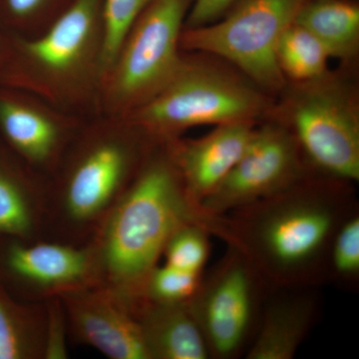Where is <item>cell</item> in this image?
<instances>
[{"label":"cell","mask_w":359,"mask_h":359,"mask_svg":"<svg viewBox=\"0 0 359 359\" xmlns=\"http://www.w3.org/2000/svg\"><path fill=\"white\" fill-rule=\"evenodd\" d=\"M351 185L313 172L282 192L212 218V235L237 250L266 290L309 287L328 278L335 233L355 212Z\"/></svg>","instance_id":"1"},{"label":"cell","mask_w":359,"mask_h":359,"mask_svg":"<svg viewBox=\"0 0 359 359\" xmlns=\"http://www.w3.org/2000/svg\"><path fill=\"white\" fill-rule=\"evenodd\" d=\"M294 22L313 34L330 57L348 63L359 49V6L355 0H308Z\"/></svg>","instance_id":"16"},{"label":"cell","mask_w":359,"mask_h":359,"mask_svg":"<svg viewBox=\"0 0 359 359\" xmlns=\"http://www.w3.org/2000/svg\"><path fill=\"white\" fill-rule=\"evenodd\" d=\"M152 0H104L100 70L107 74L130 28Z\"/></svg>","instance_id":"20"},{"label":"cell","mask_w":359,"mask_h":359,"mask_svg":"<svg viewBox=\"0 0 359 359\" xmlns=\"http://www.w3.org/2000/svg\"><path fill=\"white\" fill-rule=\"evenodd\" d=\"M138 320L151 359L211 358L189 302H147L139 311Z\"/></svg>","instance_id":"14"},{"label":"cell","mask_w":359,"mask_h":359,"mask_svg":"<svg viewBox=\"0 0 359 359\" xmlns=\"http://www.w3.org/2000/svg\"><path fill=\"white\" fill-rule=\"evenodd\" d=\"M193 1L152 0L135 20L106 74L116 110L130 114L178 71L182 32Z\"/></svg>","instance_id":"6"},{"label":"cell","mask_w":359,"mask_h":359,"mask_svg":"<svg viewBox=\"0 0 359 359\" xmlns=\"http://www.w3.org/2000/svg\"><path fill=\"white\" fill-rule=\"evenodd\" d=\"M308 0H238L211 25L184 28L181 48L222 59L268 94L287 81L276 61L283 33Z\"/></svg>","instance_id":"5"},{"label":"cell","mask_w":359,"mask_h":359,"mask_svg":"<svg viewBox=\"0 0 359 359\" xmlns=\"http://www.w3.org/2000/svg\"><path fill=\"white\" fill-rule=\"evenodd\" d=\"M327 49L309 30L294 22L276 48L278 67L287 82H304L327 73Z\"/></svg>","instance_id":"18"},{"label":"cell","mask_w":359,"mask_h":359,"mask_svg":"<svg viewBox=\"0 0 359 359\" xmlns=\"http://www.w3.org/2000/svg\"><path fill=\"white\" fill-rule=\"evenodd\" d=\"M263 282L231 248L189 302L211 358H231L244 348L257 327Z\"/></svg>","instance_id":"8"},{"label":"cell","mask_w":359,"mask_h":359,"mask_svg":"<svg viewBox=\"0 0 359 359\" xmlns=\"http://www.w3.org/2000/svg\"><path fill=\"white\" fill-rule=\"evenodd\" d=\"M133 147L119 139L94 144L68 177L66 211L78 222L95 219L121 192L134 164Z\"/></svg>","instance_id":"11"},{"label":"cell","mask_w":359,"mask_h":359,"mask_svg":"<svg viewBox=\"0 0 359 359\" xmlns=\"http://www.w3.org/2000/svg\"><path fill=\"white\" fill-rule=\"evenodd\" d=\"M184 57L178 71L158 93L129 114L132 125L162 142L193 127L259 123L273 101L244 74L219 60Z\"/></svg>","instance_id":"3"},{"label":"cell","mask_w":359,"mask_h":359,"mask_svg":"<svg viewBox=\"0 0 359 359\" xmlns=\"http://www.w3.org/2000/svg\"><path fill=\"white\" fill-rule=\"evenodd\" d=\"M238 0H194L185 21V27L211 25L223 18Z\"/></svg>","instance_id":"25"},{"label":"cell","mask_w":359,"mask_h":359,"mask_svg":"<svg viewBox=\"0 0 359 359\" xmlns=\"http://www.w3.org/2000/svg\"><path fill=\"white\" fill-rule=\"evenodd\" d=\"M210 221L191 204L167 150L149 160L118 200L104 231V266L118 299L139 313L148 302L149 278L172 236L192 223L210 231Z\"/></svg>","instance_id":"2"},{"label":"cell","mask_w":359,"mask_h":359,"mask_svg":"<svg viewBox=\"0 0 359 359\" xmlns=\"http://www.w3.org/2000/svg\"><path fill=\"white\" fill-rule=\"evenodd\" d=\"M2 264L8 275L40 287H73L88 273V252L66 245L11 244L4 250Z\"/></svg>","instance_id":"15"},{"label":"cell","mask_w":359,"mask_h":359,"mask_svg":"<svg viewBox=\"0 0 359 359\" xmlns=\"http://www.w3.org/2000/svg\"><path fill=\"white\" fill-rule=\"evenodd\" d=\"M32 229V205L25 188L0 164V237L23 238Z\"/></svg>","instance_id":"21"},{"label":"cell","mask_w":359,"mask_h":359,"mask_svg":"<svg viewBox=\"0 0 359 359\" xmlns=\"http://www.w3.org/2000/svg\"><path fill=\"white\" fill-rule=\"evenodd\" d=\"M266 302L247 353L248 359H292L316 318V297L308 287L275 289Z\"/></svg>","instance_id":"13"},{"label":"cell","mask_w":359,"mask_h":359,"mask_svg":"<svg viewBox=\"0 0 359 359\" xmlns=\"http://www.w3.org/2000/svg\"><path fill=\"white\" fill-rule=\"evenodd\" d=\"M311 173L292 132L268 118L257 125L244 153L201 211L216 218L282 192Z\"/></svg>","instance_id":"7"},{"label":"cell","mask_w":359,"mask_h":359,"mask_svg":"<svg viewBox=\"0 0 359 359\" xmlns=\"http://www.w3.org/2000/svg\"><path fill=\"white\" fill-rule=\"evenodd\" d=\"M203 273H192L168 266H156L149 278L148 302L161 304H182L192 299L199 289Z\"/></svg>","instance_id":"24"},{"label":"cell","mask_w":359,"mask_h":359,"mask_svg":"<svg viewBox=\"0 0 359 359\" xmlns=\"http://www.w3.org/2000/svg\"><path fill=\"white\" fill-rule=\"evenodd\" d=\"M7 13L14 18L26 20L40 13L50 0H2Z\"/></svg>","instance_id":"26"},{"label":"cell","mask_w":359,"mask_h":359,"mask_svg":"<svg viewBox=\"0 0 359 359\" xmlns=\"http://www.w3.org/2000/svg\"><path fill=\"white\" fill-rule=\"evenodd\" d=\"M359 278V215L355 211L344 219L335 233L330 256L328 278L339 283L353 285Z\"/></svg>","instance_id":"23"},{"label":"cell","mask_w":359,"mask_h":359,"mask_svg":"<svg viewBox=\"0 0 359 359\" xmlns=\"http://www.w3.org/2000/svg\"><path fill=\"white\" fill-rule=\"evenodd\" d=\"M67 306L78 334L113 359H151L138 318L106 292L68 294Z\"/></svg>","instance_id":"12"},{"label":"cell","mask_w":359,"mask_h":359,"mask_svg":"<svg viewBox=\"0 0 359 359\" xmlns=\"http://www.w3.org/2000/svg\"><path fill=\"white\" fill-rule=\"evenodd\" d=\"M280 94L269 118L292 132L309 169L358 182V91L346 73L328 70L308 81L287 82Z\"/></svg>","instance_id":"4"},{"label":"cell","mask_w":359,"mask_h":359,"mask_svg":"<svg viewBox=\"0 0 359 359\" xmlns=\"http://www.w3.org/2000/svg\"><path fill=\"white\" fill-rule=\"evenodd\" d=\"M39 341L30 314L0 285V359L36 355Z\"/></svg>","instance_id":"19"},{"label":"cell","mask_w":359,"mask_h":359,"mask_svg":"<svg viewBox=\"0 0 359 359\" xmlns=\"http://www.w3.org/2000/svg\"><path fill=\"white\" fill-rule=\"evenodd\" d=\"M104 0H73L48 30L22 45L32 73L42 81L74 79L96 58L100 69Z\"/></svg>","instance_id":"9"},{"label":"cell","mask_w":359,"mask_h":359,"mask_svg":"<svg viewBox=\"0 0 359 359\" xmlns=\"http://www.w3.org/2000/svg\"><path fill=\"white\" fill-rule=\"evenodd\" d=\"M0 129L11 145L33 163L55 152L61 132L57 122L39 108L15 99H0Z\"/></svg>","instance_id":"17"},{"label":"cell","mask_w":359,"mask_h":359,"mask_svg":"<svg viewBox=\"0 0 359 359\" xmlns=\"http://www.w3.org/2000/svg\"><path fill=\"white\" fill-rule=\"evenodd\" d=\"M209 229L204 224L192 223L182 226L172 236L165 248L168 266L203 273L209 259L211 245Z\"/></svg>","instance_id":"22"},{"label":"cell","mask_w":359,"mask_h":359,"mask_svg":"<svg viewBox=\"0 0 359 359\" xmlns=\"http://www.w3.org/2000/svg\"><path fill=\"white\" fill-rule=\"evenodd\" d=\"M257 124L219 125L201 138L166 142L168 154L178 171L187 196L201 212L204 201L221 185L244 153Z\"/></svg>","instance_id":"10"}]
</instances>
